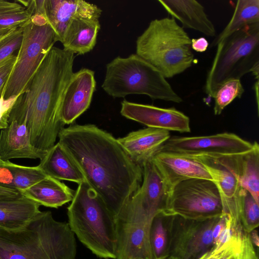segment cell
Instances as JSON below:
<instances>
[{"label":"cell","mask_w":259,"mask_h":259,"mask_svg":"<svg viewBox=\"0 0 259 259\" xmlns=\"http://www.w3.org/2000/svg\"><path fill=\"white\" fill-rule=\"evenodd\" d=\"M174 215L162 211L153 218L150 230L149 240L152 259L169 257L170 229Z\"/></svg>","instance_id":"484cf974"},{"label":"cell","mask_w":259,"mask_h":259,"mask_svg":"<svg viewBox=\"0 0 259 259\" xmlns=\"http://www.w3.org/2000/svg\"><path fill=\"white\" fill-rule=\"evenodd\" d=\"M47 176L38 165L26 166L13 163L14 188L20 192Z\"/></svg>","instance_id":"f546056e"},{"label":"cell","mask_w":259,"mask_h":259,"mask_svg":"<svg viewBox=\"0 0 259 259\" xmlns=\"http://www.w3.org/2000/svg\"><path fill=\"white\" fill-rule=\"evenodd\" d=\"M152 160L170 190L177 184L188 179L212 180L203 164L195 157L159 151Z\"/></svg>","instance_id":"9a60e30c"},{"label":"cell","mask_w":259,"mask_h":259,"mask_svg":"<svg viewBox=\"0 0 259 259\" xmlns=\"http://www.w3.org/2000/svg\"><path fill=\"white\" fill-rule=\"evenodd\" d=\"M5 161H3L2 160V159H0V165L1 164H2Z\"/></svg>","instance_id":"7bdbcfd3"},{"label":"cell","mask_w":259,"mask_h":259,"mask_svg":"<svg viewBox=\"0 0 259 259\" xmlns=\"http://www.w3.org/2000/svg\"><path fill=\"white\" fill-rule=\"evenodd\" d=\"M16 58L17 55L15 54L0 65V98L4 96L5 85L14 66Z\"/></svg>","instance_id":"e575fe53"},{"label":"cell","mask_w":259,"mask_h":259,"mask_svg":"<svg viewBox=\"0 0 259 259\" xmlns=\"http://www.w3.org/2000/svg\"><path fill=\"white\" fill-rule=\"evenodd\" d=\"M166 259H176V258L172 256H169L167 258H166Z\"/></svg>","instance_id":"b9f144b4"},{"label":"cell","mask_w":259,"mask_h":259,"mask_svg":"<svg viewBox=\"0 0 259 259\" xmlns=\"http://www.w3.org/2000/svg\"><path fill=\"white\" fill-rule=\"evenodd\" d=\"M256 23H259V0L237 1L231 19L212 40L210 48L217 47L224 39L234 32Z\"/></svg>","instance_id":"d4e9b609"},{"label":"cell","mask_w":259,"mask_h":259,"mask_svg":"<svg viewBox=\"0 0 259 259\" xmlns=\"http://www.w3.org/2000/svg\"><path fill=\"white\" fill-rule=\"evenodd\" d=\"M32 15L39 14L47 20L61 42L66 28L76 17L100 18L102 10L97 5L81 0L28 1Z\"/></svg>","instance_id":"7c38bea8"},{"label":"cell","mask_w":259,"mask_h":259,"mask_svg":"<svg viewBox=\"0 0 259 259\" xmlns=\"http://www.w3.org/2000/svg\"><path fill=\"white\" fill-rule=\"evenodd\" d=\"M99 18L76 17L67 26L62 41L64 50L83 55L92 51L96 44L100 29Z\"/></svg>","instance_id":"44dd1931"},{"label":"cell","mask_w":259,"mask_h":259,"mask_svg":"<svg viewBox=\"0 0 259 259\" xmlns=\"http://www.w3.org/2000/svg\"><path fill=\"white\" fill-rule=\"evenodd\" d=\"M208 70L204 87L213 98L224 83L251 72L258 80L259 23L248 25L224 39Z\"/></svg>","instance_id":"52a82bcc"},{"label":"cell","mask_w":259,"mask_h":259,"mask_svg":"<svg viewBox=\"0 0 259 259\" xmlns=\"http://www.w3.org/2000/svg\"><path fill=\"white\" fill-rule=\"evenodd\" d=\"M241 238V237H240ZM240 238H232L218 249H212L198 259H234Z\"/></svg>","instance_id":"1f68e13d"},{"label":"cell","mask_w":259,"mask_h":259,"mask_svg":"<svg viewBox=\"0 0 259 259\" xmlns=\"http://www.w3.org/2000/svg\"><path fill=\"white\" fill-rule=\"evenodd\" d=\"M13 163L7 160L0 165V187L15 190L14 188Z\"/></svg>","instance_id":"836d02e7"},{"label":"cell","mask_w":259,"mask_h":259,"mask_svg":"<svg viewBox=\"0 0 259 259\" xmlns=\"http://www.w3.org/2000/svg\"><path fill=\"white\" fill-rule=\"evenodd\" d=\"M219 217L193 220L174 215L170 229L169 256L198 259L214 247L212 230Z\"/></svg>","instance_id":"30bf717a"},{"label":"cell","mask_w":259,"mask_h":259,"mask_svg":"<svg viewBox=\"0 0 259 259\" xmlns=\"http://www.w3.org/2000/svg\"><path fill=\"white\" fill-rule=\"evenodd\" d=\"M234 259H258L249 233L243 232Z\"/></svg>","instance_id":"d6a6232c"},{"label":"cell","mask_w":259,"mask_h":259,"mask_svg":"<svg viewBox=\"0 0 259 259\" xmlns=\"http://www.w3.org/2000/svg\"><path fill=\"white\" fill-rule=\"evenodd\" d=\"M252 146L253 143L237 135L225 132L209 136L170 137L159 151L176 153L190 157L217 158L246 151Z\"/></svg>","instance_id":"8fae6325"},{"label":"cell","mask_w":259,"mask_h":259,"mask_svg":"<svg viewBox=\"0 0 259 259\" xmlns=\"http://www.w3.org/2000/svg\"><path fill=\"white\" fill-rule=\"evenodd\" d=\"M213 158V157H212ZM215 158L237 180L240 186L259 204V146L257 142L246 151Z\"/></svg>","instance_id":"e0dca14e"},{"label":"cell","mask_w":259,"mask_h":259,"mask_svg":"<svg viewBox=\"0 0 259 259\" xmlns=\"http://www.w3.org/2000/svg\"><path fill=\"white\" fill-rule=\"evenodd\" d=\"M170 137L168 131L147 127L117 139L132 159L142 167L153 158Z\"/></svg>","instance_id":"ac0fdd59"},{"label":"cell","mask_w":259,"mask_h":259,"mask_svg":"<svg viewBox=\"0 0 259 259\" xmlns=\"http://www.w3.org/2000/svg\"><path fill=\"white\" fill-rule=\"evenodd\" d=\"M32 16L30 10L16 1L10 2L0 0V29L21 28Z\"/></svg>","instance_id":"4316f807"},{"label":"cell","mask_w":259,"mask_h":259,"mask_svg":"<svg viewBox=\"0 0 259 259\" xmlns=\"http://www.w3.org/2000/svg\"><path fill=\"white\" fill-rule=\"evenodd\" d=\"M102 88L113 98L143 94L152 100L183 102L166 78L136 54L125 58L118 56L108 63Z\"/></svg>","instance_id":"8992f818"},{"label":"cell","mask_w":259,"mask_h":259,"mask_svg":"<svg viewBox=\"0 0 259 259\" xmlns=\"http://www.w3.org/2000/svg\"><path fill=\"white\" fill-rule=\"evenodd\" d=\"M58 138L85 181L115 218L140 187L143 167L132 159L117 139L94 124H71L64 127Z\"/></svg>","instance_id":"6da1fadb"},{"label":"cell","mask_w":259,"mask_h":259,"mask_svg":"<svg viewBox=\"0 0 259 259\" xmlns=\"http://www.w3.org/2000/svg\"><path fill=\"white\" fill-rule=\"evenodd\" d=\"M244 89L240 79H232L224 83L217 90L214 96V114L220 115L224 108L236 98H240Z\"/></svg>","instance_id":"f1b7e54d"},{"label":"cell","mask_w":259,"mask_h":259,"mask_svg":"<svg viewBox=\"0 0 259 259\" xmlns=\"http://www.w3.org/2000/svg\"><path fill=\"white\" fill-rule=\"evenodd\" d=\"M18 28H10L7 29H0V42L7 38L12 33Z\"/></svg>","instance_id":"ab89813d"},{"label":"cell","mask_w":259,"mask_h":259,"mask_svg":"<svg viewBox=\"0 0 259 259\" xmlns=\"http://www.w3.org/2000/svg\"><path fill=\"white\" fill-rule=\"evenodd\" d=\"M75 192L60 180L47 176L20 193L40 205L57 208L71 201Z\"/></svg>","instance_id":"cb8c5ba5"},{"label":"cell","mask_w":259,"mask_h":259,"mask_svg":"<svg viewBox=\"0 0 259 259\" xmlns=\"http://www.w3.org/2000/svg\"><path fill=\"white\" fill-rule=\"evenodd\" d=\"M67 215L70 229L85 247L99 257L116 259L115 217L85 181L78 184Z\"/></svg>","instance_id":"277c9868"},{"label":"cell","mask_w":259,"mask_h":259,"mask_svg":"<svg viewBox=\"0 0 259 259\" xmlns=\"http://www.w3.org/2000/svg\"><path fill=\"white\" fill-rule=\"evenodd\" d=\"M47 153L35 148L31 143L24 124L12 121L0 133V159L3 161L25 158L42 159Z\"/></svg>","instance_id":"ffe728a7"},{"label":"cell","mask_w":259,"mask_h":259,"mask_svg":"<svg viewBox=\"0 0 259 259\" xmlns=\"http://www.w3.org/2000/svg\"><path fill=\"white\" fill-rule=\"evenodd\" d=\"M4 96H2L0 98V130L9 125V119L11 110L18 97L17 96L5 99Z\"/></svg>","instance_id":"d590c367"},{"label":"cell","mask_w":259,"mask_h":259,"mask_svg":"<svg viewBox=\"0 0 259 259\" xmlns=\"http://www.w3.org/2000/svg\"><path fill=\"white\" fill-rule=\"evenodd\" d=\"M38 166L47 176L58 180L73 182L78 184L85 181L80 169L59 142L47 152Z\"/></svg>","instance_id":"603a6c76"},{"label":"cell","mask_w":259,"mask_h":259,"mask_svg":"<svg viewBox=\"0 0 259 259\" xmlns=\"http://www.w3.org/2000/svg\"><path fill=\"white\" fill-rule=\"evenodd\" d=\"M21 194L18 190L0 187V199L14 198Z\"/></svg>","instance_id":"f35d334b"},{"label":"cell","mask_w":259,"mask_h":259,"mask_svg":"<svg viewBox=\"0 0 259 259\" xmlns=\"http://www.w3.org/2000/svg\"><path fill=\"white\" fill-rule=\"evenodd\" d=\"M96 82L94 71L82 68L73 74L66 87L61 110L63 123L72 124L90 107Z\"/></svg>","instance_id":"2e32d148"},{"label":"cell","mask_w":259,"mask_h":259,"mask_svg":"<svg viewBox=\"0 0 259 259\" xmlns=\"http://www.w3.org/2000/svg\"><path fill=\"white\" fill-rule=\"evenodd\" d=\"M164 9L183 28L199 31L208 36H215V27L206 14L204 7L195 0H158Z\"/></svg>","instance_id":"d6986e66"},{"label":"cell","mask_w":259,"mask_h":259,"mask_svg":"<svg viewBox=\"0 0 259 259\" xmlns=\"http://www.w3.org/2000/svg\"><path fill=\"white\" fill-rule=\"evenodd\" d=\"M240 220L244 230L250 233L259 225V207L251 194L240 190Z\"/></svg>","instance_id":"83f0119b"},{"label":"cell","mask_w":259,"mask_h":259,"mask_svg":"<svg viewBox=\"0 0 259 259\" xmlns=\"http://www.w3.org/2000/svg\"><path fill=\"white\" fill-rule=\"evenodd\" d=\"M227 220V215L223 214L219 219L217 222L214 225L212 230V237L214 245L219 237L220 235L225 229Z\"/></svg>","instance_id":"8d00e7d4"},{"label":"cell","mask_w":259,"mask_h":259,"mask_svg":"<svg viewBox=\"0 0 259 259\" xmlns=\"http://www.w3.org/2000/svg\"><path fill=\"white\" fill-rule=\"evenodd\" d=\"M22 28L21 45L5 88V99L21 94L46 54L58 41L53 29L41 14H33Z\"/></svg>","instance_id":"ba28073f"},{"label":"cell","mask_w":259,"mask_h":259,"mask_svg":"<svg viewBox=\"0 0 259 259\" xmlns=\"http://www.w3.org/2000/svg\"><path fill=\"white\" fill-rule=\"evenodd\" d=\"M199 160L210 175L218 189L223 209L231 221L232 232L243 229L240 220V190L237 180L232 174L215 158L207 156L193 157Z\"/></svg>","instance_id":"5bb4252c"},{"label":"cell","mask_w":259,"mask_h":259,"mask_svg":"<svg viewBox=\"0 0 259 259\" xmlns=\"http://www.w3.org/2000/svg\"><path fill=\"white\" fill-rule=\"evenodd\" d=\"M163 211L193 220L219 217L223 214L217 186L212 180L203 179H188L172 188Z\"/></svg>","instance_id":"9c48e42d"},{"label":"cell","mask_w":259,"mask_h":259,"mask_svg":"<svg viewBox=\"0 0 259 259\" xmlns=\"http://www.w3.org/2000/svg\"><path fill=\"white\" fill-rule=\"evenodd\" d=\"M250 238L253 244L257 248L258 247V237L257 232L255 230H253L249 233Z\"/></svg>","instance_id":"60d3db41"},{"label":"cell","mask_w":259,"mask_h":259,"mask_svg":"<svg viewBox=\"0 0 259 259\" xmlns=\"http://www.w3.org/2000/svg\"><path fill=\"white\" fill-rule=\"evenodd\" d=\"M136 54L166 78L190 68L194 57L191 39L172 17L152 20L136 40Z\"/></svg>","instance_id":"5b68a950"},{"label":"cell","mask_w":259,"mask_h":259,"mask_svg":"<svg viewBox=\"0 0 259 259\" xmlns=\"http://www.w3.org/2000/svg\"><path fill=\"white\" fill-rule=\"evenodd\" d=\"M75 235L68 223L40 211L25 227L0 228V259H75Z\"/></svg>","instance_id":"3957f363"},{"label":"cell","mask_w":259,"mask_h":259,"mask_svg":"<svg viewBox=\"0 0 259 259\" xmlns=\"http://www.w3.org/2000/svg\"><path fill=\"white\" fill-rule=\"evenodd\" d=\"M23 28H19L0 42V65L8 58L15 54L21 45Z\"/></svg>","instance_id":"4dcf8cb0"},{"label":"cell","mask_w":259,"mask_h":259,"mask_svg":"<svg viewBox=\"0 0 259 259\" xmlns=\"http://www.w3.org/2000/svg\"><path fill=\"white\" fill-rule=\"evenodd\" d=\"M121 105L120 113L123 117L148 127L181 133L191 131L189 117L175 108H161L125 100Z\"/></svg>","instance_id":"4fadbf2b"},{"label":"cell","mask_w":259,"mask_h":259,"mask_svg":"<svg viewBox=\"0 0 259 259\" xmlns=\"http://www.w3.org/2000/svg\"><path fill=\"white\" fill-rule=\"evenodd\" d=\"M40 205L22 194L0 199V228L14 231L25 227L40 212Z\"/></svg>","instance_id":"7402d4cb"},{"label":"cell","mask_w":259,"mask_h":259,"mask_svg":"<svg viewBox=\"0 0 259 259\" xmlns=\"http://www.w3.org/2000/svg\"><path fill=\"white\" fill-rule=\"evenodd\" d=\"M208 46L209 43L204 37L191 39V49L197 52H204Z\"/></svg>","instance_id":"74e56055"},{"label":"cell","mask_w":259,"mask_h":259,"mask_svg":"<svg viewBox=\"0 0 259 259\" xmlns=\"http://www.w3.org/2000/svg\"><path fill=\"white\" fill-rule=\"evenodd\" d=\"M74 54L53 47L25 90L17 98L9 123L24 124L33 146L45 153L56 144L65 124L61 110L66 87L73 74Z\"/></svg>","instance_id":"7a4b0ae2"}]
</instances>
